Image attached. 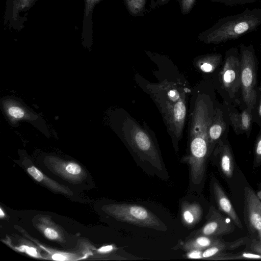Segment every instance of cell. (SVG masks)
Returning <instances> with one entry per match:
<instances>
[{
	"mask_svg": "<svg viewBox=\"0 0 261 261\" xmlns=\"http://www.w3.org/2000/svg\"><path fill=\"white\" fill-rule=\"evenodd\" d=\"M261 259V254L244 252L237 254H219L216 259Z\"/></svg>",
	"mask_w": 261,
	"mask_h": 261,
	"instance_id": "ffe728a7",
	"label": "cell"
},
{
	"mask_svg": "<svg viewBox=\"0 0 261 261\" xmlns=\"http://www.w3.org/2000/svg\"><path fill=\"white\" fill-rule=\"evenodd\" d=\"M44 234L49 239H56L58 237L57 232L53 228H46L44 230Z\"/></svg>",
	"mask_w": 261,
	"mask_h": 261,
	"instance_id": "83f0119b",
	"label": "cell"
},
{
	"mask_svg": "<svg viewBox=\"0 0 261 261\" xmlns=\"http://www.w3.org/2000/svg\"><path fill=\"white\" fill-rule=\"evenodd\" d=\"M254 166L261 165V129L256 137L254 145Z\"/></svg>",
	"mask_w": 261,
	"mask_h": 261,
	"instance_id": "44dd1931",
	"label": "cell"
},
{
	"mask_svg": "<svg viewBox=\"0 0 261 261\" xmlns=\"http://www.w3.org/2000/svg\"><path fill=\"white\" fill-rule=\"evenodd\" d=\"M228 110L224 102H215L213 116L208 129V139L212 153L217 143L229 133Z\"/></svg>",
	"mask_w": 261,
	"mask_h": 261,
	"instance_id": "30bf717a",
	"label": "cell"
},
{
	"mask_svg": "<svg viewBox=\"0 0 261 261\" xmlns=\"http://www.w3.org/2000/svg\"><path fill=\"white\" fill-rule=\"evenodd\" d=\"M207 93L198 95L195 103L190 128L187 153L181 159L189 168L191 188L196 190L204 179L206 163L211 153L208 129L211 122L216 100Z\"/></svg>",
	"mask_w": 261,
	"mask_h": 261,
	"instance_id": "6da1fadb",
	"label": "cell"
},
{
	"mask_svg": "<svg viewBox=\"0 0 261 261\" xmlns=\"http://www.w3.org/2000/svg\"><path fill=\"white\" fill-rule=\"evenodd\" d=\"M253 123L261 129V84L258 86L254 104L251 110Z\"/></svg>",
	"mask_w": 261,
	"mask_h": 261,
	"instance_id": "d6986e66",
	"label": "cell"
},
{
	"mask_svg": "<svg viewBox=\"0 0 261 261\" xmlns=\"http://www.w3.org/2000/svg\"><path fill=\"white\" fill-rule=\"evenodd\" d=\"M222 239L218 237L204 235L187 237L184 241H179L174 249L184 251L203 250L220 242Z\"/></svg>",
	"mask_w": 261,
	"mask_h": 261,
	"instance_id": "2e32d148",
	"label": "cell"
},
{
	"mask_svg": "<svg viewBox=\"0 0 261 261\" xmlns=\"http://www.w3.org/2000/svg\"><path fill=\"white\" fill-rule=\"evenodd\" d=\"M112 213L120 220L140 227L163 230L162 221L149 210L141 205L123 203L113 207Z\"/></svg>",
	"mask_w": 261,
	"mask_h": 261,
	"instance_id": "52a82bcc",
	"label": "cell"
},
{
	"mask_svg": "<svg viewBox=\"0 0 261 261\" xmlns=\"http://www.w3.org/2000/svg\"><path fill=\"white\" fill-rule=\"evenodd\" d=\"M28 171L37 181H40L42 180L43 177L42 173L35 167L29 168Z\"/></svg>",
	"mask_w": 261,
	"mask_h": 261,
	"instance_id": "484cf974",
	"label": "cell"
},
{
	"mask_svg": "<svg viewBox=\"0 0 261 261\" xmlns=\"http://www.w3.org/2000/svg\"><path fill=\"white\" fill-rule=\"evenodd\" d=\"M122 130L126 146L141 167L150 174L167 178L160 150L148 132L128 117L123 123Z\"/></svg>",
	"mask_w": 261,
	"mask_h": 261,
	"instance_id": "3957f363",
	"label": "cell"
},
{
	"mask_svg": "<svg viewBox=\"0 0 261 261\" xmlns=\"http://www.w3.org/2000/svg\"><path fill=\"white\" fill-rule=\"evenodd\" d=\"M256 195L259 199L261 201V191H258Z\"/></svg>",
	"mask_w": 261,
	"mask_h": 261,
	"instance_id": "d6a6232c",
	"label": "cell"
},
{
	"mask_svg": "<svg viewBox=\"0 0 261 261\" xmlns=\"http://www.w3.org/2000/svg\"><path fill=\"white\" fill-rule=\"evenodd\" d=\"M4 215V214L3 213L2 210L1 209V217H2Z\"/></svg>",
	"mask_w": 261,
	"mask_h": 261,
	"instance_id": "836d02e7",
	"label": "cell"
},
{
	"mask_svg": "<svg viewBox=\"0 0 261 261\" xmlns=\"http://www.w3.org/2000/svg\"><path fill=\"white\" fill-rule=\"evenodd\" d=\"M180 214L183 225L191 229L200 221L202 217L203 210L199 203L195 201L184 200L180 204Z\"/></svg>",
	"mask_w": 261,
	"mask_h": 261,
	"instance_id": "9a60e30c",
	"label": "cell"
},
{
	"mask_svg": "<svg viewBox=\"0 0 261 261\" xmlns=\"http://www.w3.org/2000/svg\"><path fill=\"white\" fill-rule=\"evenodd\" d=\"M123 1L127 11L132 16H142L145 13L148 0Z\"/></svg>",
	"mask_w": 261,
	"mask_h": 261,
	"instance_id": "ac0fdd59",
	"label": "cell"
},
{
	"mask_svg": "<svg viewBox=\"0 0 261 261\" xmlns=\"http://www.w3.org/2000/svg\"><path fill=\"white\" fill-rule=\"evenodd\" d=\"M52 258L53 259L56 260H65L66 259V256L59 254H55L52 256Z\"/></svg>",
	"mask_w": 261,
	"mask_h": 261,
	"instance_id": "4dcf8cb0",
	"label": "cell"
},
{
	"mask_svg": "<svg viewBox=\"0 0 261 261\" xmlns=\"http://www.w3.org/2000/svg\"><path fill=\"white\" fill-rule=\"evenodd\" d=\"M113 249L114 248L112 245H107L99 248L98 251L101 252L108 253L112 251Z\"/></svg>",
	"mask_w": 261,
	"mask_h": 261,
	"instance_id": "f546056e",
	"label": "cell"
},
{
	"mask_svg": "<svg viewBox=\"0 0 261 261\" xmlns=\"http://www.w3.org/2000/svg\"><path fill=\"white\" fill-rule=\"evenodd\" d=\"M171 0H148L149 6L151 9H155L166 5Z\"/></svg>",
	"mask_w": 261,
	"mask_h": 261,
	"instance_id": "4316f807",
	"label": "cell"
},
{
	"mask_svg": "<svg viewBox=\"0 0 261 261\" xmlns=\"http://www.w3.org/2000/svg\"><path fill=\"white\" fill-rule=\"evenodd\" d=\"M241 64L240 109L251 110L254 104L257 86L258 61L252 44L239 45Z\"/></svg>",
	"mask_w": 261,
	"mask_h": 261,
	"instance_id": "8992f818",
	"label": "cell"
},
{
	"mask_svg": "<svg viewBox=\"0 0 261 261\" xmlns=\"http://www.w3.org/2000/svg\"><path fill=\"white\" fill-rule=\"evenodd\" d=\"M251 248L255 253L261 254V242L257 240H252Z\"/></svg>",
	"mask_w": 261,
	"mask_h": 261,
	"instance_id": "f1b7e54d",
	"label": "cell"
},
{
	"mask_svg": "<svg viewBox=\"0 0 261 261\" xmlns=\"http://www.w3.org/2000/svg\"><path fill=\"white\" fill-rule=\"evenodd\" d=\"M212 2L220 3L228 6L246 5L261 2V0H210Z\"/></svg>",
	"mask_w": 261,
	"mask_h": 261,
	"instance_id": "603a6c76",
	"label": "cell"
},
{
	"mask_svg": "<svg viewBox=\"0 0 261 261\" xmlns=\"http://www.w3.org/2000/svg\"><path fill=\"white\" fill-rule=\"evenodd\" d=\"M241 64L239 48H229L225 54L221 67L217 74V90L224 102L239 107L241 103Z\"/></svg>",
	"mask_w": 261,
	"mask_h": 261,
	"instance_id": "5b68a950",
	"label": "cell"
},
{
	"mask_svg": "<svg viewBox=\"0 0 261 261\" xmlns=\"http://www.w3.org/2000/svg\"><path fill=\"white\" fill-rule=\"evenodd\" d=\"M225 104L228 110L229 124L234 133L237 135L245 134L248 139L253 123L251 110L244 108L239 112L233 104Z\"/></svg>",
	"mask_w": 261,
	"mask_h": 261,
	"instance_id": "7c38bea8",
	"label": "cell"
},
{
	"mask_svg": "<svg viewBox=\"0 0 261 261\" xmlns=\"http://www.w3.org/2000/svg\"><path fill=\"white\" fill-rule=\"evenodd\" d=\"M66 170L69 173L76 175L81 172V167L74 163H69L66 167Z\"/></svg>",
	"mask_w": 261,
	"mask_h": 261,
	"instance_id": "d4e9b609",
	"label": "cell"
},
{
	"mask_svg": "<svg viewBox=\"0 0 261 261\" xmlns=\"http://www.w3.org/2000/svg\"><path fill=\"white\" fill-rule=\"evenodd\" d=\"M206 222L199 229L192 232L188 237L199 235L219 237L233 232L234 223L228 216L223 215L211 206L206 216Z\"/></svg>",
	"mask_w": 261,
	"mask_h": 261,
	"instance_id": "9c48e42d",
	"label": "cell"
},
{
	"mask_svg": "<svg viewBox=\"0 0 261 261\" xmlns=\"http://www.w3.org/2000/svg\"><path fill=\"white\" fill-rule=\"evenodd\" d=\"M247 238L239 239L233 242H227L223 240L203 250H192L186 254V258L191 259H215L216 256L227 250L235 249L244 245Z\"/></svg>",
	"mask_w": 261,
	"mask_h": 261,
	"instance_id": "4fadbf2b",
	"label": "cell"
},
{
	"mask_svg": "<svg viewBox=\"0 0 261 261\" xmlns=\"http://www.w3.org/2000/svg\"><path fill=\"white\" fill-rule=\"evenodd\" d=\"M197 0H177L181 13L186 15L193 9Z\"/></svg>",
	"mask_w": 261,
	"mask_h": 261,
	"instance_id": "7402d4cb",
	"label": "cell"
},
{
	"mask_svg": "<svg viewBox=\"0 0 261 261\" xmlns=\"http://www.w3.org/2000/svg\"><path fill=\"white\" fill-rule=\"evenodd\" d=\"M211 190L219 210L230 218L239 228L243 229L242 223L232 204L220 185L215 179L211 183Z\"/></svg>",
	"mask_w": 261,
	"mask_h": 261,
	"instance_id": "5bb4252c",
	"label": "cell"
},
{
	"mask_svg": "<svg viewBox=\"0 0 261 261\" xmlns=\"http://www.w3.org/2000/svg\"><path fill=\"white\" fill-rule=\"evenodd\" d=\"M260 54H261V50H260Z\"/></svg>",
	"mask_w": 261,
	"mask_h": 261,
	"instance_id": "e575fe53",
	"label": "cell"
},
{
	"mask_svg": "<svg viewBox=\"0 0 261 261\" xmlns=\"http://www.w3.org/2000/svg\"><path fill=\"white\" fill-rule=\"evenodd\" d=\"M211 155L222 174L227 178H231L233 174L234 162L228 135L217 143Z\"/></svg>",
	"mask_w": 261,
	"mask_h": 261,
	"instance_id": "8fae6325",
	"label": "cell"
},
{
	"mask_svg": "<svg viewBox=\"0 0 261 261\" xmlns=\"http://www.w3.org/2000/svg\"><path fill=\"white\" fill-rule=\"evenodd\" d=\"M9 114L15 118H20L24 116L23 110L18 107H12L8 110Z\"/></svg>",
	"mask_w": 261,
	"mask_h": 261,
	"instance_id": "cb8c5ba5",
	"label": "cell"
},
{
	"mask_svg": "<svg viewBox=\"0 0 261 261\" xmlns=\"http://www.w3.org/2000/svg\"><path fill=\"white\" fill-rule=\"evenodd\" d=\"M223 61L220 53L208 54L199 57L196 61V65L202 72L212 73L220 70Z\"/></svg>",
	"mask_w": 261,
	"mask_h": 261,
	"instance_id": "e0dca14e",
	"label": "cell"
},
{
	"mask_svg": "<svg viewBox=\"0 0 261 261\" xmlns=\"http://www.w3.org/2000/svg\"><path fill=\"white\" fill-rule=\"evenodd\" d=\"M261 25V9H247L241 13L223 17L200 33L198 39L206 44H218L237 39Z\"/></svg>",
	"mask_w": 261,
	"mask_h": 261,
	"instance_id": "277c9868",
	"label": "cell"
},
{
	"mask_svg": "<svg viewBox=\"0 0 261 261\" xmlns=\"http://www.w3.org/2000/svg\"><path fill=\"white\" fill-rule=\"evenodd\" d=\"M147 89L160 109L174 150L177 151L187 113L186 89L177 83L167 80L149 84Z\"/></svg>",
	"mask_w": 261,
	"mask_h": 261,
	"instance_id": "7a4b0ae2",
	"label": "cell"
},
{
	"mask_svg": "<svg viewBox=\"0 0 261 261\" xmlns=\"http://www.w3.org/2000/svg\"><path fill=\"white\" fill-rule=\"evenodd\" d=\"M25 250L28 252V253L34 256L37 255V251L35 248L32 247H28L27 246H25Z\"/></svg>",
	"mask_w": 261,
	"mask_h": 261,
	"instance_id": "1f68e13d",
	"label": "cell"
},
{
	"mask_svg": "<svg viewBox=\"0 0 261 261\" xmlns=\"http://www.w3.org/2000/svg\"><path fill=\"white\" fill-rule=\"evenodd\" d=\"M244 217L252 240L261 242V201L248 187L244 189Z\"/></svg>",
	"mask_w": 261,
	"mask_h": 261,
	"instance_id": "ba28073f",
	"label": "cell"
}]
</instances>
